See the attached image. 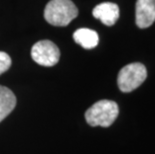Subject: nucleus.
Masks as SVG:
<instances>
[{
  "instance_id": "f257e3e1",
  "label": "nucleus",
  "mask_w": 155,
  "mask_h": 154,
  "mask_svg": "<svg viewBox=\"0 0 155 154\" xmlns=\"http://www.w3.org/2000/svg\"><path fill=\"white\" fill-rule=\"evenodd\" d=\"M78 9L71 0H51L44 10V18L54 26H67L76 18Z\"/></svg>"
},
{
  "instance_id": "f03ea898",
  "label": "nucleus",
  "mask_w": 155,
  "mask_h": 154,
  "mask_svg": "<svg viewBox=\"0 0 155 154\" xmlns=\"http://www.w3.org/2000/svg\"><path fill=\"white\" fill-rule=\"evenodd\" d=\"M119 109L118 105L111 100H100L93 104L85 112V119L90 126L108 127L116 120Z\"/></svg>"
},
{
  "instance_id": "7ed1b4c3",
  "label": "nucleus",
  "mask_w": 155,
  "mask_h": 154,
  "mask_svg": "<svg viewBox=\"0 0 155 154\" xmlns=\"http://www.w3.org/2000/svg\"><path fill=\"white\" fill-rule=\"evenodd\" d=\"M147 77V70L143 64L131 63L119 71L117 78L118 87L122 92H131L139 87Z\"/></svg>"
},
{
  "instance_id": "20e7f679",
  "label": "nucleus",
  "mask_w": 155,
  "mask_h": 154,
  "mask_svg": "<svg viewBox=\"0 0 155 154\" xmlns=\"http://www.w3.org/2000/svg\"><path fill=\"white\" fill-rule=\"evenodd\" d=\"M31 57L42 66H53L59 61V48L50 40H42L33 45L31 49Z\"/></svg>"
},
{
  "instance_id": "39448f33",
  "label": "nucleus",
  "mask_w": 155,
  "mask_h": 154,
  "mask_svg": "<svg viewBox=\"0 0 155 154\" xmlns=\"http://www.w3.org/2000/svg\"><path fill=\"white\" fill-rule=\"evenodd\" d=\"M136 24L139 28H147L155 21V0H137Z\"/></svg>"
},
{
  "instance_id": "423d86ee",
  "label": "nucleus",
  "mask_w": 155,
  "mask_h": 154,
  "mask_svg": "<svg viewBox=\"0 0 155 154\" xmlns=\"http://www.w3.org/2000/svg\"><path fill=\"white\" fill-rule=\"evenodd\" d=\"M92 14L95 18L99 19L103 24L112 26L119 18V7L112 2H103L95 6Z\"/></svg>"
},
{
  "instance_id": "0eeeda50",
  "label": "nucleus",
  "mask_w": 155,
  "mask_h": 154,
  "mask_svg": "<svg viewBox=\"0 0 155 154\" xmlns=\"http://www.w3.org/2000/svg\"><path fill=\"white\" fill-rule=\"evenodd\" d=\"M16 105V97L9 88L0 85V122L5 119Z\"/></svg>"
},
{
  "instance_id": "6e6552de",
  "label": "nucleus",
  "mask_w": 155,
  "mask_h": 154,
  "mask_svg": "<svg viewBox=\"0 0 155 154\" xmlns=\"http://www.w3.org/2000/svg\"><path fill=\"white\" fill-rule=\"evenodd\" d=\"M73 39L77 44L85 49H92L97 46L99 37L96 31L88 28H80L74 32Z\"/></svg>"
},
{
  "instance_id": "1a4fd4ad",
  "label": "nucleus",
  "mask_w": 155,
  "mask_h": 154,
  "mask_svg": "<svg viewBox=\"0 0 155 154\" xmlns=\"http://www.w3.org/2000/svg\"><path fill=\"white\" fill-rule=\"evenodd\" d=\"M11 66V58L5 52L0 51V75L7 71Z\"/></svg>"
}]
</instances>
